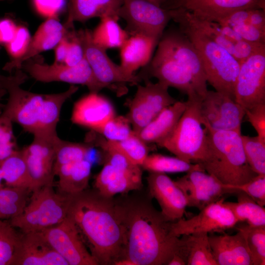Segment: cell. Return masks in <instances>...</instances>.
Listing matches in <instances>:
<instances>
[{
	"label": "cell",
	"mask_w": 265,
	"mask_h": 265,
	"mask_svg": "<svg viewBox=\"0 0 265 265\" xmlns=\"http://www.w3.org/2000/svg\"><path fill=\"white\" fill-rule=\"evenodd\" d=\"M70 195L55 191L53 185L32 191L22 212L9 220L22 233L41 232L62 222L67 216Z\"/></svg>",
	"instance_id": "cell-6"
},
{
	"label": "cell",
	"mask_w": 265,
	"mask_h": 265,
	"mask_svg": "<svg viewBox=\"0 0 265 265\" xmlns=\"http://www.w3.org/2000/svg\"><path fill=\"white\" fill-rule=\"evenodd\" d=\"M155 55L142 73L137 76L146 80L149 77L168 87H174L187 98L202 100L208 89L200 56L192 43L179 29L163 32Z\"/></svg>",
	"instance_id": "cell-3"
},
{
	"label": "cell",
	"mask_w": 265,
	"mask_h": 265,
	"mask_svg": "<svg viewBox=\"0 0 265 265\" xmlns=\"http://www.w3.org/2000/svg\"><path fill=\"white\" fill-rule=\"evenodd\" d=\"M11 265H68L42 233H19Z\"/></svg>",
	"instance_id": "cell-18"
},
{
	"label": "cell",
	"mask_w": 265,
	"mask_h": 265,
	"mask_svg": "<svg viewBox=\"0 0 265 265\" xmlns=\"http://www.w3.org/2000/svg\"><path fill=\"white\" fill-rule=\"evenodd\" d=\"M245 115L256 130L257 136L265 140V104L244 109Z\"/></svg>",
	"instance_id": "cell-47"
},
{
	"label": "cell",
	"mask_w": 265,
	"mask_h": 265,
	"mask_svg": "<svg viewBox=\"0 0 265 265\" xmlns=\"http://www.w3.org/2000/svg\"><path fill=\"white\" fill-rule=\"evenodd\" d=\"M31 37L28 29L23 26H18L16 33L13 39L4 45L6 50L14 60L21 57L26 53L29 44Z\"/></svg>",
	"instance_id": "cell-46"
},
{
	"label": "cell",
	"mask_w": 265,
	"mask_h": 265,
	"mask_svg": "<svg viewBox=\"0 0 265 265\" xmlns=\"http://www.w3.org/2000/svg\"><path fill=\"white\" fill-rule=\"evenodd\" d=\"M186 262L182 257L177 254L173 255L167 265H186Z\"/></svg>",
	"instance_id": "cell-57"
},
{
	"label": "cell",
	"mask_w": 265,
	"mask_h": 265,
	"mask_svg": "<svg viewBox=\"0 0 265 265\" xmlns=\"http://www.w3.org/2000/svg\"><path fill=\"white\" fill-rule=\"evenodd\" d=\"M166 9L170 0H146Z\"/></svg>",
	"instance_id": "cell-58"
},
{
	"label": "cell",
	"mask_w": 265,
	"mask_h": 265,
	"mask_svg": "<svg viewBox=\"0 0 265 265\" xmlns=\"http://www.w3.org/2000/svg\"><path fill=\"white\" fill-rule=\"evenodd\" d=\"M199 110L203 126L215 130L241 133L245 109L228 96L208 90L200 102Z\"/></svg>",
	"instance_id": "cell-15"
},
{
	"label": "cell",
	"mask_w": 265,
	"mask_h": 265,
	"mask_svg": "<svg viewBox=\"0 0 265 265\" xmlns=\"http://www.w3.org/2000/svg\"><path fill=\"white\" fill-rule=\"evenodd\" d=\"M0 167L6 186L26 188L31 192V182L22 150H16L0 161Z\"/></svg>",
	"instance_id": "cell-31"
},
{
	"label": "cell",
	"mask_w": 265,
	"mask_h": 265,
	"mask_svg": "<svg viewBox=\"0 0 265 265\" xmlns=\"http://www.w3.org/2000/svg\"></svg>",
	"instance_id": "cell-62"
},
{
	"label": "cell",
	"mask_w": 265,
	"mask_h": 265,
	"mask_svg": "<svg viewBox=\"0 0 265 265\" xmlns=\"http://www.w3.org/2000/svg\"><path fill=\"white\" fill-rule=\"evenodd\" d=\"M31 182V192L49 185H53V162L22 149Z\"/></svg>",
	"instance_id": "cell-36"
},
{
	"label": "cell",
	"mask_w": 265,
	"mask_h": 265,
	"mask_svg": "<svg viewBox=\"0 0 265 265\" xmlns=\"http://www.w3.org/2000/svg\"><path fill=\"white\" fill-rule=\"evenodd\" d=\"M174 182L185 195L187 207H195L200 211L220 199L223 195L236 192L227 188L214 176L202 170L188 172Z\"/></svg>",
	"instance_id": "cell-17"
},
{
	"label": "cell",
	"mask_w": 265,
	"mask_h": 265,
	"mask_svg": "<svg viewBox=\"0 0 265 265\" xmlns=\"http://www.w3.org/2000/svg\"><path fill=\"white\" fill-rule=\"evenodd\" d=\"M187 101H177L159 114L136 134L146 143L159 144L174 128L185 110Z\"/></svg>",
	"instance_id": "cell-27"
},
{
	"label": "cell",
	"mask_w": 265,
	"mask_h": 265,
	"mask_svg": "<svg viewBox=\"0 0 265 265\" xmlns=\"http://www.w3.org/2000/svg\"><path fill=\"white\" fill-rule=\"evenodd\" d=\"M2 180H3V178H2V172H1V167H0V187L4 186L2 184Z\"/></svg>",
	"instance_id": "cell-60"
},
{
	"label": "cell",
	"mask_w": 265,
	"mask_h": 265,
	"mask_svg": "<svg viewBox=\"0 0 265 265\" xmlns=\"http://www.w3.org/2000/svg\"><path fill=\"white\" fill-rule=\"evenodd\" d=\"M95 132L101 134L110 141H121L127 138L133 132L127 116H114L98 128Z\"/></svg>",
	"instance_id": "cell-42"
},
{
	"label": "cell",
	"mask_w": 265,
	"mask_h": 265,
	"mask_svg": "<svg viewBox=\"0 0 265 265\" xmlns=\"http://www.w3.org/2000/svg\"><path fill=\"white\" fill-rule=\"evenodd\" d=\"M248 23L259 29L265 31V9H251L250 11Z\"/></svg>",
	"instance_id": "cell-54"
},
{
	"label": "cell",
	"mask_w": 265,
	"mask_h": 265,
	"mask_svg": "<svg viewBox=\"0 0 265 265\" xmlns=\"http://www.w3.org/2000/svg\"><path fill=\"white\" fill-rule=\"evenodd\" d=\"M78 89V86L71 85L64 92L45 94L37 129L34 134L40 133L50 136L57 135L56 127L59 120L62 106Z\"/></svg>",
	"instance_id": "cell-29"
},
{
	"label": "cell",
	"mask_w": 265,
	"mask_h": 265,
	"mask_svg": "<svg viewBox=\"0 0 265 265\" xmlns=\"http://www.w3.org/2000/svg\"><path fill=\"white\" fill-rule=\"evenodd\" d=\"M68 214L98 265H114L123 259L126 230L118 202L86 189L70 195Z\"/></svg>",
	"instance_id": "cell-1"
},
{
	"label": "cell",
	"mask_w": 265,
	"mask_h": 265,
	"mask_svg": "<svg viewBox=\"0 0 265 265\" xmlns=\"http://www.w3.org/2000/svg\"><path fill=\"white\" fill-rule=\"evenodd\" d=\"M122 2L123 0H69L68 15L64 26L69 29L75 22H84L107 16L119 18L118 14Z\"/></svg>",
	"instance_id": "cell-25"
},
{
	"label": "cell",
	"mask_w": 265,
	"mask_h": 265,
	"mask_svg": "<svg viewBox=\"0 0 265 265\" xmlns=\"http://www.w3.org/2000/svg\"><path fill=\"white\" fill-rule=\"evenodd\" d=\"M12 123L8 118L0 114V162L17 150Z\"/></svg>",
	"instance_id": "cell-45"
},
{
	"label": "cell",
	"mask_w": 265,
	"mask_h": 265,
	"mask_svg": "<svg viewBox=\"0 0 265 265\" xmlns=\"http://www.w3.org/2000/svg\"><path fill=\"white\" fill-rule=\"evenodd\" d=\"M37 11L41 15L48 18L57 17L62 9L65 0H33Z\"/></svg>",
	"instance_id": "cell-51"
},
{
	"label": "cell",
	"mask_w": 265,
	"mask_h": 265,
	"mask_svg": "<svg viewBox=\"0 0 265 265\" xmlns=\"http://www.w3.org/2000/svg\"><path fill=\"white\" fill-rule=\"evenodd\" d=\"M159 40L150 36L134 34L129 36L120 48L122 68L127 73L134 72L147 65Z\"/></svg>",
	"instance_id": "cell-24"
},
{
	"label": "cell",
	"mask_w": 265,
	"mask_h": 265,
	"mask_svg": "<svg viewBox=\"0 0 265 265\" xmlns=\"http://www.w3.org/2000/svg\"><path fill=\"white\" fill-rule=\"evenodd\" d=\"M68 32V29L60 23L57 17L48 18L39 26L31 38L23 56L18 59L7 62L3 66V70L11 74L14 70L21 69L24 62L35 57L41 52L54 48Z\"/></svg>",
	"instance_id": "cell-22"
},
{
	"label": "cell",
	"mask_w": 265,
	"mask_h": 265,
	"mask_svg": "<svg viewBox=\"0 0 265 265\" xmlns=\"http://www.w3.org/2000/svg\"><path fill=\"white\" fill-rule=\"evenodd\" d=\"M68 33L65 36L62 38V39L55 47L54 63H64V61L67 53L69 44Z\"/></svg>",
	"instance_id": "cell-55"
},
{
	"label": "cell",
	"mask_w": 265,
	"mask_h": 265,
	"mask_svg": "<svg viewBox=\"0 0 265 265\" xmlns=\"http://www.w3.org/2000/svg\"><path fill=\"white\" fill-rule=\"evenodd\" d=\"M182 7L195 17L217 22L236 10L265 9V0H171L168 10Z\"/></svg>",
	"instance_id": "cell-20"
},
{
	"label": "cell",
	"mask_w": 265,
	"mask_h": 265,
	"mask_svg": "<svg viewBox=\"0 0 265 265\" xmlns=\"http://www.w3.org/2000/svg\"><path fill=\"white\" fill-rule=\"evenodd\" d=\"M202 100L187 98V106L174 128L158 145L186 162L199 164L205 149L206 130L200 114Z\"/></svg>",
	"instance_id": "cell-7"
},
{
	"label": "cell",
	"mask_w": 265,
	"mask_h": 265,
	"mask_svg": "<svg viewBox=\"0 0 265 265\" xmlns=\"http://www.w3.org/2000/svg\"><path fill=\"white\" fill-rule=\"evenodd\" d=\"M27 79V74L21 69L15 70L14 75L9 76L0 75V88L5 89L8 94V101L2 108L1 114L33 134L37 129L45 94L22 88L20 85Z\"/></svg>",
	"instance_id": "cell-8"
},
{
	"label": "cell",
	"mask_w": 265,
	"mask_h": 265,
	"mask_svg": "<svg viewBox=\"0 0 265 265\" xmlns=\"http://www.w3.org/2000/svg\"><path fill=\"white\" fill-rule=\"evenodd\" d=\"M233 235H209L211 247L218 265H253L251 252L244 233Z\"/></svg>",
	"instance_id": "cell-23"
},
{
	"label": "cell",
	"mask_w": 265,
	"mask_h": 265,
	"mask_svg": "<svg viewBox=\"0 0 265 265\" xmlns=\"http://www.w3.org/2000/svg\"><path fill=\"white\" fill-rule=\"evenodd\" d=\"M68 38L69 44L64 64L69 66H75L84 58V51L76 31L74 29L69 31Z\"/></svg>",
	"instance_id": "cell-48"
},
{
	"label": "cell",
	"mask_w": 265,
	"mask_h": 265,
	"mask_svg": "<svg viewBox=\"0 0 265 265\" xmlns=\"http://www.w3.org/2000/svg\"><path fill=\"white\" fill-rule=\"evenodd\" d=\"M100 19V23L91 31L94 43L106 50L120 48L129 35L118 23L119 18L107 16Z\"/></svg>",
	"instance_id": "cell-32"
},
{
	"label": "cell",
	"mask_w": 265,
	"mask_h": 265,
	"mask_svg": "<svg viewBox=\"0 0 265 265\" xmlns=\"http://www.w3.org/2000/svg\"><path fill=\"white\" fill-rule=\"evenodd\" d=\"M115 115L110 101L98 93L90 92L75 103L71 120L75 124L95 132Z\"/></svg>",
	"instance_id": "cell-21"
},
{
	"label": "cell",
	"mask_w": 265,
	"mask_h": 265,
	"mask_svg": "<svg viewBox=\"0 0 265 265\" xmlns=\"http://www.w3.org/2000/svg\"><path fill=\"white\" fill-rule=\"evenodd\" d=\"M40 59L29 58L21 67L26 74L36 80L50 82L61 81L85 85L90 92L98 93L104 87L95 78L90 66L84 58L75 66L64 63L44 64Z\"/></svg>",
	"instance_id": "cell-10"
},
{
	"label": "cell",
	"mask_w": 265,
	"mask_h": 265,
	"mask_svg": "<svg viewBox=\"0 0 265 265\" xmlns=\"http://www.w3.org/2000/svg\"><path fill=\"white\" fill-rule=\"evenodd\" d=\"M223 185L227 188L243 192L262 206L265 205V174L258 175L249 181L239 185Z\"/></svg>",
	"instance_id": "cell-44"
},
{
	"label": "cell",
	"mask_w": 265,
	"mask_h": 265,
	"mask_svg": "<svg viewBox=\"0 0 265 265\" xmlns=\"http://www.w3.org/2000/svg\"><path fill=\"white\" fill-rule=\"evenodd\" d=\"M264 47H265V44L253 43L242 40L234 43L233 55L240 64Z\"/></svg>",
	"instance_id": "cell-49"
},
{
	"label": "cell",
	"mask_w": 265,
	"mask_h": 265,
	"mask_svg": "<svg viewBox=\"0 0 265 265\" xmlns=\"http://www.w3.org/2000/svg\"><path fill=\"white\" fill-rule=\"evenodd\" d=\"M118 15L126 21L129 36L142 34L159 40L171 19L169 10L146 0H123Z\"/></svg>",
	"instance_id": "cell-11"
},
{
	"label": "cell",
	"mask_w": 265,
	"mask_h": 265,
	"mask_svg": "<svg viewBox=\"0 0 265 265\" xmlns=\"http://www.w3.org/2000/svg\"><path fill=\"white\" fill-rule=\"evenodd\" d=\"M142 186V181L132 177L106 162H105L94 182V189L107 198H113L117 194L139 190Z\"/></svg>",
	"instance_id": "cell-26"
},
{
	"label": "cell",
	"mask_w": 265,
	"mask_h": 265,
	"mask_svg": "<svg viewBox=\"0 0 265 265\" xmlns=\"http://www.w3.org/2000/svg\"><path fill=\"white\" fill-rule=\"evenodd\" d=\"M149 172L161 173L188 172L192 170L205 171L198 163L186 162L178 157L159 154L148 155L141 165Z\"/></svg>",
	"instance_id": "cell-35"
},
{
	"label": "cell",
	"mask_w": 265,
	"mask_h": 265,
	"mask_svg": "<svg viewBox=\"0 0 265 265\" xmlns=\"http://www.w3.org/2000/svg\"><path fill=\"white\" fill-rule=\"evenodd\" d=\"M40 232L68 265H98L68 216L60 223Z\"/></svg>",
	"instance_id": "cell-13"
},
{
	"label": "cell",
	"mask_w": 265,
	"mask_h": 265,
	"mask_svg": "<svg viewBox=\"0 0 265 265\" xmlns=\"http://www.w3.org/2000/svg\"><path fill=\"white\" fill-rule=\"evenodd\" d=\"M91 167V163L86 159L59 167L54 174L58 177L57 192L74 195L87 189Z\"/></svg>",
	"instance_id": "cell-28"
},
{
	"label": "cell",
	"mask_w": 265,
	"mask_h": 265,
	"mask_svg": "<svg viewBox=\"0 0 265 265\" xmlns=\"http://www.w3.org/2000/svg\"><path fill=\"white\" fill-rule=\"evenodd\" d=\"M7 94L6 91L2 88H0V109H2L4 105L2 104L1 102L3 97Z\"/></svg>",
	"instance_id": "cell-59"
},
{
	"label": "cell",
	"mask_w": 265,
	"mask_h": 265,
	"mask_svg": "<svg viewBox=\"0 0 265 265\" xmlns=\"http://www.w3.org/2000/svg\"><path fill=\"white\" fill-rule=\"evenodd\" d=\"M136 93L130 103L126 116L137 133L165 108L177 100L168 92V87L158 81L146 80L144 85H137Z\"/></svg>",
	"instance_id": "cell-12"
},
{
	"label": "cell",
	"mask_w": 265,
	"mask_h": 265,
	"mask_svg": "<svg viewBox=\"0 0 265 265\" xmlns=\"http://www.w3.org/2000/svg\"><path fill=\"white\" fill-rule=\"evenodd\" d=\"M246 160L252 170L258 175L265 174V140L258 136L241 134Z\"/></svg>",
	"instance_id": "cell-39"
},
{
	"label": "cell",
	"mask_w": 265,
	"mask_h": 265,
	"mask_svg": "<svg viewBox=\"0 0 265 265\" xmlns=\"http://www.w3.org/2000/svg\"><path fill=\"white\" fill-rule=\"evenodd\" d=\"M83 48L84 57L97 80L104 87L122 96L128 92L127 83L137 85L141 80L137 75L126 72L114 63L107 55L106 50L94 43L91 31L88 29L76 31Z\"/></svg>",
	"instance_id": "cell-9"
},
{
	"label": "cell",
	"mask_w": 265,
	"mask_h": 265,
	"mask_svg": "<svg viewBox=\"0 0 265 265\" xmlns=\"http://www.w3.org/2000/svg\"><path fill=\"white\" fill-rule=\"evenodd\" d=\"M178 254L186 261V265H218L209 239V234L199 233L182 236Z\"/></svg>",
	"instance_id": "cell-30"
},
{
	"label": "cell",
	"mask_w": 265,
	"mask_h": 265,
	"mask_svg": "<svg viewBox=\"0 0 265 265\" xmlns=\"http://www.w3.org/2000/svg\"><path fill=\"white\" fill-rule=\"evenodd\" d=\"M171 19L192 43L203 64L207 81L216 91L235 100V88L240 63L226 49L195 27L180 8L169 10Z\"/></svg>",
	"instance_id": "cell-5"
},
{
	"label": "cell",
	"mask_w": 265,
	"mask_h": 265,
	"mask_svg": "<svg viewBox=\"0 0 265 265\" xmlns=\"http://www.w3.org/2000/svg\"><path fill=\"white\" fill-rule=\"evenodd\" d=\"M241 231L251 252L253 265H265V225H245L236 227Z\"/></svg>",
	"instance_id": "cell-40"
},
{
	"label": "cell",
	"mask_w": 265,
	"mask_h": 265,
	"mask_svg": "<svg viewBox=\"0 0 265 265\" xmlns=\"http://www.w3.org/2000/svg\"><path fill=\"white\" fill-rule=\"evenodd\" d=\"M241 37L247 41L265 44V31L246 23L232 27Z\"/></svg>",
	"instance_id": "cell-50"
},
{
	"label": "cell",
	"mask_w": 265,
	"mask_h": 265,
	"mask_svg": "<svg viewBox=\"0 0 265 265\" xmlns=\"http://www.w3.org/2000/svg\"><path fill=\"white\" fill-rule=\"evenodd\" d=\"M118 204L126 230L123 259L135 265H167L181 242L172 231V222L148 201Z\"/></svg>",
	"instance_id": "cell-2"
},
{
	"label": "cell",
	"mask_w": 265,
	"mask_h": 265,
	"mask_svg": "<svg viewBox=\"0 0 265 265\" xmlns=\"http://www.w3.org/2000/svg\"></svg>",
	"instance_id": "cell-63"
},
{
	"label": "cell",
	"mask_w": 265,
	"mask_h": 265,
	"mask_svg": "<svg viewBox=\"0 0 265 265\" xmlns=\"http://www.w3.org/2000/svg\"><path fill=\"white\" fill-rule=\"evenodd\" d=\"M219 25L223 34L234 44L238 41L243 40L232 27L225 25Z\"/></svg>",
	"instance_id": "cell-56"
},
{
	"label": "cell",
	"mask_w": 265,
	"mask_h": 265,
	"mask_svg": "<svg viewBox=\"0 0 265 265\" xmlns=\"http://www.w3.org/2000/svg\"><path fill=\"white\" fill-rule=\"evenodd\" d=\"M18 26L9 18H0V44L10 42L15 35Z\"/></svg>",
	"instance_id": "cell-53"
},
{
	"label": "cell",
	"mask_w": 265,
	"mask_h": 265,
	"mask_svg": "<svg viewBox=\"0 0 265 265\" xmlns=\"http://www.w3.org/2000/svg\"><path fill=\"white\" fill-rule=\"evenodd\" d=\"M235 100L244 109L265 104V47L240 64Z\"/></svg>",
	"instance_id": "cell-14"
},
{
	"label": "cell",
	"mask_w": 265,
	"mask_h": 265,
	"mask_svg": "<svg viewBox=\"0 0 265 265\" xmlns=\"http://www.w3.org/2000/svg\"><path fill=\"white\" fill-rule=\"evenodd\" d=\"M94 144L103 150H115L130 159L134 163L141 166L149 155V148L134 132L127 138L121 141H110L102 139H91Z\"/></svg>",
	"instance_id": "cell-33"
},
{
	"label": "cell",
	"mask_w": 265,
	"mask_h": 265,
	"mask_svg": "<svg viewBox=\"0 0 265 265\" xmlns=\"http://www.w3.org/2000/svg\"><path fill=\"white\" fill-rule=\"evenodd\" d=\"M19 235L9 221L0 219V265H11Z\"/></svg>",
	"instance_id": "cell-43"
},
{
	"label": "cell",
	"mask_w": 265,
	"mask_h": 265,
	"mask_svg": "<svg viewBox=\"0 0 265 265\" xmlns=\"http://www.w3.org/2000/svg\"><path fill=\"white\" fill-rule=\"evenodd\" d=\"M224 198L212 203L200 212L187 219L172 222V231L180 237L199 233L221 232L232 228L238 223L231 210L224 203Z\"/></svg>",
	"instance_id": "cell-16"
},
{
	"label": "cell",
	"mask_w": 265,
	"mask_h": 265,
	"mask_svg": "<svg viewBox=\"0 0 265 265\" xmlns=\"http://www.w3.org/2000/svg\"><path fill=\"white\" fill-rule=\"evenodd\" d=\"M237 202L224 204L232 212L238 222H246L252 226L265 225V209L243 192L237 190Z\"/></svg>",
	"instance_id": "cell-34"
},
{
	"label": "cell",
	"mask_w": 265,
	"mask_h": 265,
	"mask_svg": "<svg viewBox=\"0 0 265 265\" xmlns=\"http://www.w3.org/2000/svg\"><path fill=\"white\" fill-rule=\"evenodd\" d=\"M30 192L24 188L0 187V219L10 220L20 214L28 202Z\"/></svg>",
	"instance_id": "cell-37"
},
{
	"label": "cell",
	"mask_w": 265,
	"mask_h": 265,
	"mask_svg": "<svg viewBox=\"0 0 265 265\" xmlns=\"http://www.w3.org/2000/svg\"><path fill=\"white\" fill-rule=\"evenodd\" d=\"M204 157L199 164L205 172L223 184H244L258 174L249 165L244 154L241 133L215 130L207 125Z\"/></svg>",
	"instance_id": "cell-4"
},
{
	"label": "cell",
	"mask_w": 265,
	"mask_h": 265,
	"mask_svg": "<svg viewBox=\"0 0 265 265\" xmlns=\"http://www.w3.org/2000/svg\"><path fill=\"white\" fill-rule=\"evenodd\" d=\"M2 110L1 109H0V114L1 113Z\"/></svg>",
	"instance_id": "cell-61"
},
{
	"label": "cell",
	"mask_w": 265,
	"mask_h": 265,
	"mask_svg": "<svg viewBox=\"0 0 265 265\" xmlns=\"http://www.w3.org/2000/svg\"><path fill=\"white\" fill-rule=\"evenodd\" d=\"M91 148L90 143L72 142L59 137L55 145L54 174L61 166L85 159Z\"/></svg>",
	"instance_id": "cell-38"
},
{
	"label": "cell",
	"mask_w": 265,
	"mask_h": 265,
	"mask_svg": "<svg viewBox=\"0 0 265 265\" xmlns=\"http://www.w3.org/2000/svg\"><path fill=\"white\" fill-rule=\"evenodd\" d=\"M251 9H246L236 10L216 23L220 25L228 26L231 27L248 23Z\"/></svg>",
	"instance_id": "cell-52"
},
{
	"label": "cell",
	"mask_w": 265,
	"mask_h": 265,
	"mask_svg": "<svg viewBox=\"0 0 265 265\" xmlns=\"http://www.w3.org/2000/svg\"><path fill=\"white\" fill-rule=\"evenodd\" d=\"M147 182L149 195L157 201L165 218L171 222L183 218L187 202L174 181L165 173L150 172Z\"/></svg>",
	"instance_id": "cell-19"
},
{
	"label": "cell",
	"mask_w": 265,
	"mask_h": 265,
	"mask_svg": "<svg viewBox=\"0 0 265 265\" xmlns=\"http://www.w3.org/2000/svg\"><path fill=\"white\" fill-rule=\"evenodd\" d=\"M179 8L186 19L195 27L233 55L234 44L223 34L220 26L217 23L199 19L189 11L182 7Z\"/></svg>",
	"instance_id": "cell-41"
}]
</instances>
